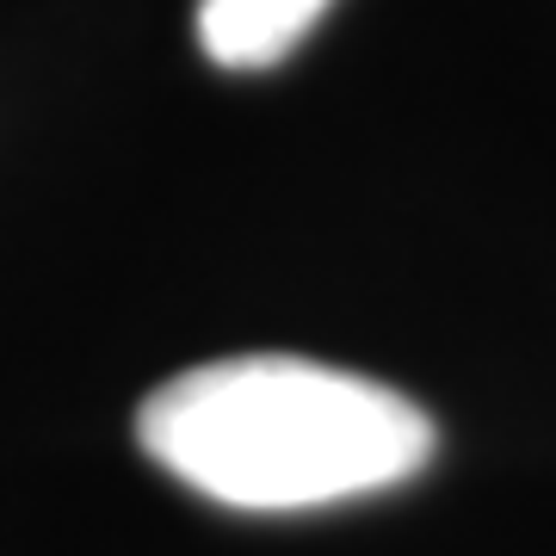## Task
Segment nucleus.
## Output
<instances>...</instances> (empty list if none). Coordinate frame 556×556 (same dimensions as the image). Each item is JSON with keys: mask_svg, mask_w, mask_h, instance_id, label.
Listing matches in <instances>:
<instances>
[{"mask_svg": "<svg viewBox=\"0 0 556 556\" xmlns=\"http://www.w3.org/2000/svg\"><path fill=\"white\" fill-rule=\"evenodd\" d=\"M137 445L241 514L378 495L433 457V420L378 378L291 353L192 365L137 408Z\"/></svg>", "mask_w": 556, "mask_h": 556, "instance_id": "obj_1", "label": "nucleus"}, {"mask_svg": "<svg viewBox=\"0 0 556 556\" xmlns=\"http://www.w3.org/2000/svg\"><path fill=\"white\" fill-rule=\"evenodd\" d=\"M328 0H199V50L217 68H273L298 50Z\"/></svg>", "mask_w": 556, "mask_h": 556, "instance_id": "obj_2", "label": "nucleus"}]
</instances>
